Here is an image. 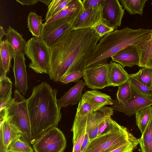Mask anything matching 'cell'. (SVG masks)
I'll return each instance as SVG.
<instances>
[{
  "instance_id": "obj_1",
  "label": "cell",
  "mask_w": 152,
  "mask_h": 152,
  "mask_svg": "<svg viewBox=\"0 0 152 152\" xmlns=\"http://www.w3.org/2000/svg\"><path fill=\"white\" fill-rule=\"evenodd\" d=\"M101 38L91 28L68 31L50 48V79L59 82L68 74L83 71Z\"/></svg>"
},
{
  "instance_id": "obj_2",
  "label": "cell",
  "mask_w": 152,
  "mask_h": 152,
  "mask_svg": "<svg viewBox=\"0 0 152 152\" xmlns=\"http://www.w3.org/2000/svg\"><path fill=\"white\" fill-rule=\"evenodd\" d=\"M57 93L56 89L43 82L33 88L27 99L32 142L50 128L58 127L62 114L58 106Z\"/></svg>"
},
{
  "instance_id": "obj_3",
  "label": "cell",
  "mask_w": 152,
  "mask_h": 152,
  "mask_svg": "<svg viewBox=\"0 0 152 152\" xmlns=\"http://www.w3.org/2000/svg\"><path fill=\"white\" fill-rule=\"evenodd\" d=\"M152 29H133L128 27L116 30L102 37L89 57L86 67L107 63V59L123 49L137 45L151 35Z\"/></svg>"
},
{
  "instance_id": "obj_4",
  "label": "cell",
  "mask_w": 152,
  "mask_h": 152,
  "mask_svg": "<svg viewBox=\"0 0 152 152\" xmlns=\"http://www.w3.org/2000/svg\"><path fill=\"white\" fill-rule=\"evenodd\" d=\"M5 118L31 144L32 136L27 100L17 89L5 109Z\"/></svg>"
},
{
  "instance_id": "obj_5",
  "label": "cell",
  "mask_w": 152,
  "mask_h": 152,
  "mask_svg": "<svg viewBox=\"0 0 152 152\" xmlns=\"http://www.w3.org/2000/svg\"><path fill=\"white\" fill-rule=\"evenodd\" d=\"M137 139L126 128L118 124L110 132L92 140L84 152H110Z\"/></svg>"
},
{
  "instance_id": "obj_6",
  "label": "cell",
  "mask_w": 152,
  "mask_h": 152,
  "mask_svg": "<svg viewBox=\"0 0 152 152\" xmlns=\"http://www.w3.org/2000/svg\"><path fill=\"white\" fill-rule=\"evenodd\" d=\"M31 60L29 67L38 74H49L51 49L40 38L32 37L27 41L25 52Z\"/></svg>"
},
{
  "instance_id": "obj_7",
  "label": "cell",
  "mask_w": 152,
  "mask_h": 152,
  "mask_svg": "<svg viewBox=\"0 0 152 152\" xmlns=\"http://www.w3.org/2000/svg\"><path fill=\"white\" fill-rule=\"evenodd\" d=\"M31 144L35 152H64L66 141L62 132L54 127L39 135Z\"/></svg>"
},
{
  "instance_id": "obj_8",
  "label": "cell",
  "mask_w": 152,
  "mask_h": 152,
  "mask_svg": "<svg viewBox=\"0 0 152 152\" xmlns=\"http://www.w3.org/2000/svg\"><path fill=\"white\" fill-rule=\"evenodd\" d=\"M77 19L68 17L43 23L40 38L50 48L72 29Z\"/></svg>"
},
{
  "instance_id": "obj_9",
  "label": "cell",
  "mask_w": 152,
  "mask_h": 152,
  "mask_svg": "<svg viewBox=\"0 0 152 152\" xmlns=\"http://www.w3.org/2000/svg\"><path fill=\"white\" fill-rule=\"evenodd\" d=\"M108 64H102L86 67L83 78L87 87L95 90L108 87Z\"/></svg>"
},
{
  "instance_id": "obj_10",
  "label": "cell",
  "mask_w": 152,
  "mask_h": 152,
  "mask_svg": "<svg viewBox=\"0 0 152 152\" xmlns=\"http://www.w3.org/2000/svg\"><path fill=\"white\" fill-rule=\"evenodd\" d=\"M131 88L132 97L126 103L122 104L117 100H113L111 107L113 110L130 116L140 110L152 105V98L145 96Z\"/></svg>"
},
{
  "instance_id": "obj_11",
  "label": "cell",
  "mask_w": 152,
  "mask_h": 152,
  "mask_svg": "<svg viewBox=\"0 0 152 152\" xmlns=\"http://www.w3.org/2000/svg\"><path fill=\"white\" fill-rule=\"evenodd\" d=\"M124 10L119 0H105L102 20L116 30L121 25Z\"/></svg>"
},
{
  "instance_id": "obj_12",
  "label": "cell",
  "mask_w": 152,
  "mask_h": 152,
  "mask_svg": "<svg viewBox=\"0 0 152 152\" xmlns=\"http://www.w3.org/2000/svg\"><path fill=\"white\" fill-rule=\"evenodd\" d=\"M25 54L15 53L13 67L15 86L23 95L26 94L28 88Z\"/></svg>"
},
{
  "instance_id": "obj_13",
  "label": "cell",
  "mask_w": 152,
  "mask_h": 152,
  "mask_svg": "<svg viewBox=\"0 0 152 152\" xmlns=\"http://www.w3.org/2000/svg\"><path fill=\"white\" fill-rule=\"evenodd\" d=\"M112 61L120 64L124 68L138 66L139 57L135 46L127 47L111 57Z\"/></svg>"
},
{
  "instance_id": "obj_14",
  "label": "cell",
  "mask_w": 152,
  "mask_h": 152,
  "mask_svg": "<svg viewBox=\"0 0 152 152\" xmlns=\"http://www.w3.org/2000/svg\"><path fill=\"white\" fill-rule=\"evenodd\" d=\"M103 10L84 9L75 22L72 29L91 28L96 23L102 19Z\"/></svg>"
},
{
  "instance_id": "obj_15",
  "label": "cell",
  "mask_w": 152,
  "mask_h": 152,
  "mask_svg": "<svg viewBox=\"0 0 152 152\" xmlns=\"http://www.w3.org/2000/svg\"><path fill=\"white\" fill-rule=\"evenodd\" d=\"M86 85L85 82L81 80L71 88L60 99H57L58 108L61 109L62 107H65L68 105L77 104L82 98V91Z\"/></svg>"
},
{
  "instance_id": "obj_16",
  "label": "cell",
  "mask_w": 152,
  "mask_h": 152,
  "mask_svg": "<svg viewBox=\"0 0 152 152\" xmlns=\"http://www.w3.org/2000/svg\"><path fill=\"white\" fill-rule=\"evenodd\" d=\"M129 75L119 64L111 61L108 64V87L118 86L127 82Z\"/></svg>"
},
{
  "instance_id": "obj_17",
  "label": "cell",
  "mask_w": 152,
  "mask_h": 152,
  "mask_svg": "<svg viewBox=\"0 0 152 152\" xmlns=\"http://www.w3.org/2000/svg\"><path fill=\"white\" fill-rule=\"evenodd\" d=\"M81 99L90 104L95 111L106 105L113 104V99L110 96L95 90L86 91Z\"/></svg>"
},
{
  "instance_id": "obj_18",
  "label": "cell",
  "mask_w": 152,
  "mask_h": 152,
  "mask_svg": "<svg viewBox=\"0 0 152 152\" xmlns=\"http://www.w3.org/2000/svg\"><path fill=\"white\" fill-rule=\"evenodd\" d=\"M139 57L138 66L152 68L151 35L135 45Z\"/></svg>"
},
{
  "instance_id": "obj_19",
  "label": "cell",
  "mask_w": 152,
  "mask_h": 152,
  "mask_svg": "<svg viewBox=\"0 0 152 152\" xmlns=\"http://www.w3.org/2000/svg\"><path fill=\"white\" fill-rule=\"evenodd\" d=\"M84 9L82 0H72L65 8L53 16L46 21L48 23L68 17L78 18Z\"/></svg>"
},
{
  "instance_id": "obj_20",
  "label": "cell",
  "mask_w": 152,
  "mask_h": 152,
  "mask_svg": "<svg viewBox=\"0 0 152 152\" xmlns=\"http://www.w3.org/2000/svg\"><path fill=\"white\" fill-rule=\"evenodd\" d=\"M6 36V39L15 53H25L27 41L23 38L22 35L9 26Z\"/></svg>"
},
{
  "instance_id": "obj_21",
  "label": "cell",
  "mask_w": 152,
  "mask_h": 152,
  "mask_svg": "<svg viewBox=\"0 0 152 152\" xmlns=\"http://www.w3.org/2000/svg\"><path fill=\"white\" fill-rule=\"evenodd\" d=\"M0 145L7 150L10 142L21 134L5 118L3 122L0 124Z\"/></svg>"
},
{
  "instance_id": "obj_22",
  "label": "cell",
  "mask_w": 152,
  "mask_h": 152,
  "mask_svg": "<svg viewBox=\"0 0 152 152\" xmlns=\"http://www.w3.org/2000/svg\"><path fill=\"white\" fill-rule=\"evenodd\" d=\"M15 52L6 39L0 42V67L7 73L11 67V62Z\"/></svg>"
},
{
  "instance_id": "obj_23",
  "label": "cell",
  "mask_w": 152,
  "mask_h": 152,
  "mask_svg": "<svg viewBox=\"0 0 152 152\" xmlns=\"http://www.w3.org/2000/svg\"><path fill=\"white\" fill-rule=\"evenodd\" d=\"M7 151L13 152H33L30 143L23 135H20L10 144Z\"/></svg>"
},
{
  "instance_id": "obj_24",
  "label": "cell",
  "mask_w": 152,
  "mask_h": 152,
  "mask_svg": "<svg viewBox=\"0 0 152 152\" xmlns=\"http://www.w3.org/2000/svg\"><path fill=\"white\" fill-rule=\"evenodd\" d=\"M42 16L31 12L27 17V27L32 35L40 37L42 31L43 24Z\"/></svg>"
},
{
  "instance_id": "obj_25",
  "label": "cell",
  "mask_w": 152,
  "mask_h": 152,
  "mask_svg": "<svg viewBox=\"0 0 152 152\" xmlns=\"http://www.w3.org/2000/svg\"><path fill=\"white\" fill-rule=\"evenodd\" d=\"M138 140L141 152H152V115L144 131Z\"/></svg>"
},
{
  "instance_id": "obj_26",
  "label": "cell",
  "mask_w": 152,
  "mask_h": 152,
  "mask_svg": "<svg viewBox=\"0 0 152 152\" xmlns=\"http://www.w3.org/2000/svg\"><path fill=\"white\" fill-rule=\"evenodd\" d=\"M119 2L124 10L131 15H142L143 9L148 0H120Z\"/></svg>"
},
{
  "instance_id": "obj_27",
  "label": "cell",
  "mask_w": 152,
  "mask_h": 152,
  "mask_svg": "<svg viewBox=\"0 0 152 152\" xmlns=\"http://www.w3.org/2000/svg\"><path fill=\"white\" fill-rule=\"evenodd\" d=\"M136 124L142 134L148 124L152 115V107L149 106L135 114Z\"/></svg>"
},
{
  "instance_id": "obj_28",
  "label": "cell",
  "mask_w": 152,
  "mask_h": 152,
  "mask_svg": "<svg viewBox=\"0 0 152 152\" xmlns=\"http://www.w3.org/2000/svg\"><path fill=\"white\" fill-rule=\"evenodd\" d=\"M129 76L136 79L146 86L151 88L152 68L143 67L136 73L129 75Z\"/></svg>"
},
{
  "instance_id": "obj_29",
  "label": "cell",
  "mask_w": 152,
  "mask_h": 152,
  "mask_svg": "<svg viewBox=\"0 0 152 152\" xmlns=\"http://www.w3.org/2000/svg\"><path fill=\"white\" fill-rule=\"evenodd\" d=\"M72 0H52L48 6L45 19L47 21L67 6Z\"/></svg>"
},
{
  "instance_id": "obj_30",
  "label": "cell",
  "mask_w": 152,
  "mask_h": 152,
  "mask_svg": "<svg viewBox=\"0 0 152 152\" xmlns=\"http://www.w3.org/2000/svg\"><path fill=\"white\" fill-rule=\"evenodd\" d=\"M116 94L117 100L122 104L127 102L132 96V88L128 81L119 85Z\"/></svg>"
},
{
  "instance_id": "obj_31",
  "label": "cell",
  "mask_w": 152,
  "mask_h": 152,
  "mask_svg": "<svg viewBox=\"0 0 152 152\" xmlns=\"http://www.w3.org/2000/svg\"><path fill=\"white\" fill-rule=\"evenodd\" d=\"M131 88L140 94L147 97L152 98V88L140 82L136 79L129 76L128 80Z\"/></svg>"
},
{
  "instance_id": "obj_32",
  "label": "cell",
  "mask_w": 152,
  "mask_h": 152,
  "mask_svg": "<svg viewBox=\"0 0 152 152\" xmlns=\"http://www.w3.org/2000/svg\"><path fill=\"white\" fill-rule=\"evenodd\" d=\"M91 28L94 30L101 37L115 30L113 27L109 26L102 19L96 23Z\"/></svg>"
},
{
  "instance_id": "obj_33",
  "label": "cell",
  "mask_w": 152,
  "mask_h": 152,
  "mask_svg": "<svg viewBox=\"0 0 152 152\" xmlns=\"http://www.w3.org/2000/svg\"><path fill=\"white\" fill-rule=\"evenodd\" d=\"M12 82L7 76L0 80V101L12 92Z\"/></svg>"
},
{
  "instance_id": "obj_34",
  "label": "cell",
  "mask_w": 152,
  "mask_h": 152,
  "mask_svg": "<svg viewBox=\"0 0 152 152\" xmlns=\"http://www.w3.org/2000/svg\"><path fill=\"white\" fill-rule=\"evenodd\" d=\"M94 111L90 104L81 99L79 102L75 117H81Z\"/></svg>"
},
{
  "instance_id": "obj_35",
  "label": "cell",
  "mask_w": 152,
  "mask_h": 152,
  "mask_svg": "<svg viewBox=\"0 0 152 152\" xmlns=\"http://www.w3.org/2000/svg\"><path fill=\"white\" fill-rule=\"evenodd\" d=\"M118 124L116 121L113 119L111 117L107 118L100 124L97 136L110 132Z\"/></svg>"
},
{
  "instance_id": "obj_36",
  "label": "cell",
  "mask_w": 152,
  "mask_h": 152,
  "mask_svg": "<svg viewBox=\"0 0 152 152\" xmlns=\"http://www.w3.org/2000/svg\"><path fill=\"white\" fill-rule=\"evenodd\" d=\"M105 0H83L82 1L85 10L103 9Z\"/></svg>"
},
{
  "instance_id": "obj_37",
  "label": "cell",
  "mask_w": 152,
  "mask_h": 152,
  "mask_svg": "<svg viewBox=\"0 0 152 152\" xmlns=\"http://www.w3.org/2000/svg\"><path fill=\"white\" fill-rule=\"evenodd\" d=\"M83 74V71L70 73L65 75L59 82L65 84L72 82L78 83Z\"/></svg>"
},
{
  "instance_id": "obj_38",
  "label": "cell",
  "mask_w": 152,
  "mask_h": 152,
  "mask_svg": "<svg viewBox=\"0 0 152 152\" xmlns=\"http://www.w3.org/2000/svg\"><path fill=\"white\" fill-rule=\"evenodd\" d=\"M139 144L138 139L129 142L110 152H133L134 150Z\"/></svg>"
},
{
  "instance_id": "obj_39",
  "label": "cell",
  "mask_w": 152,
  "mask_h": 152,
  "mask_svg": "<svg viewBox=\"0 0 152 152\" xmlns=\"http://www.w3.org/2000/svg\"><path fill=\"white\" fill-rule=\"evenodd\" d=\"M90 139L89 134L88 133H86L83 142L82 146L80 149V152H84L86 149L89 142Z\"/></svg>"
},
{
  "instance_id": "obj_40",
  "label": "cell",
  "mask_w": 152,
  "mask_h": 152,
  "mask_svg": "<svg viewBox=\"0 0 152 152\" xmlns=\"http://www.w3.org/2000/svg\"><path fill=\"white\" fill-rule=\"evenodd\" d=\"M16 1L23 5H33L39 2L38 0H16Z\"/></svg>"
},
{
  "instance_id": "obj_41",
  "label": "cell",
  "mask_w": 152,
  "mask_h": 152,
  "mask_svg": "<svg viewBox=\"0 0 152 152\" xmlns=\"http://www.w3.org/2000/svg\"><path fill=\"white\" fill-rule=\"evenodd\" d=\"M7 73L4 68L0 67V80H2L7 76Z\"/></svg>"
},
{
  "instance_id": "obj_42",
  "label": "cell",
  "mask_w": 152,
  "mask_h": 152,
  "mask_svg": "<svg viewBox=\"0 0 152 152\" xmlns=\"http://www.w3.org/2000/svg\"><path fill=\"white\" fill-rule=\"evenodd\" d=\"M6 33L4 31L3 27L1 26H0V42L1 41L2 38L3 36L6 35Z\"/></svg>"
},
{
  "instance_id": "obj_43",
  "label": "cell",
  "mask_w": 152,
  "mask_h": 152,
  "mask_svg": "<svg viewBox=\"0 0 152 152\" xmlns=\"http://www.w3.org/2000/svg\"><path fill=\"white\" fill-rule=\"evenodd\" d=\"M39 1L41 2L48 6L52 0H38Z\"/></svg>"
},
{
  "instance_id": "obj_44",
  "label": "cell",
  "mask_w": 152,
  "mask_h": 152,
  "mask_svg": "<svg viewBox=\"0 0 152 152\" xmlns=\"http://www.w3.org/2000/svg\"><path fill=\"white\" fill-rule=\"evenodd\" d=\"M7 152H12V151H7Z\"/></svg>"
},
{
  "instance_id": "obj_45",
  "label": "cell",
  "mask_w": 152,
  "mask_h": 152,
  "mask_svg": "<svg viewBox=\"0 0 152 152\" xmlns=\"http://www.w3.org/2000/svg\"><path fill=\"white\" fill-rule=\"evenodd\" d=\"M151 37H152V33H151Z\"/></svg>"
},
{
  "instance_id": "obj_46",
  "label": "cell",
  "mask_w": 152,
  "mask_h": 152,
  "mask_svg": "<svg viewBox=\"0 0 152 152\" xmlns=\"http://www.w3.org/2000/svg\"><path fill=\"white\" fill-rule=\"evenodd\" d=\"M151 88H152V86H151Z\"/></svg>"
},
{
  "instance_id": "obj_47",
  "label": "cell",
  "mask_w": 152,
  "mask_h": 152,
  "mask_svg": "<svg viewBox=\"0 0 152 152\" xmlns=\"http://www.w3.org/2000/svg\"><path fill=\"white\" fill-rule=\"evenodd\" d=\"M151 4L152 5V2H151Z\"/></svg>"
}]
</instances>
